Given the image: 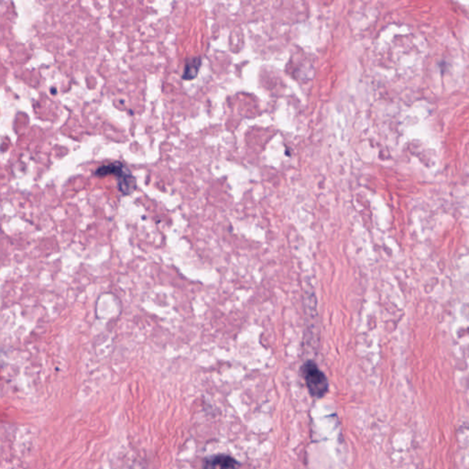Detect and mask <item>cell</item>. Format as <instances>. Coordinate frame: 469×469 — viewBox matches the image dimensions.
I'll use <instances>...</instances> for the list:
<instances>
[{
	"label": "cell",
	"mask_w": 469,
	"mask_h": 469,
	"mask_svg": "<svg viewBox=\"0 0 469 469\" xmlns=\"http://www.w3.org/2000/svg\"><path fill=\"white\" fill-rule=\"evenodd\" d=\"M301 373L305 381L310 395L316 399L324 397L329 391V382L325 373L323 372L316 363L308 360L301 366Z\"/></svg>",
	"instance_id": "6da1fadb"
},
{
	"label": "cell",
	"mask_w": 469,
	"mask_h": 469,
	"mask_svg": "<svg viewBox=\"0 0 469 469\" xmlns=\"http://www.w3.org/2000/svg\"><path fill=\"white\" fill-rule=\"evenodd\" d=\"M239 464L228 455H216L206 458L204 469H238Z\"/></svg>",
	"instance_id": "7a4b0ae2"
},
{
	"label": "cell",
	"mask_w": 469,
	"mask_h": 469,
	"mask_svg": "<svg viewBox=\"0 0 469 469\" xmlns=\"http://www.w3.org/2000/svg\"><path fill=\"white\" fill-rule=\"evenodd\" d=\"M127 168L124 163L121 162H114V163H108L104 164L97 168V171L95 172V175L98 177H105L109 175H114L117 179L121 177L122 175L126 173Z\"/></svg>",
	"instance_id": "3957f363"
},
{
	"label": "cell",
	"mask_w": 469,
	"mask_h": 469,
	"mask_svg": "<svg viewBox=\"0 0 469 469\" xmlns=\"http://www.w3.org/2000/svg\"><path fill=\"white\" fill-rule=\"evenodd\" d=\"M201 65H202V60L200 57L188 58L185 61L184 70L182 72L181 78L185 81H192L193 79L196 78Z\"/></svg>",
	"instance_id": "277c9868"
},
{
	"label": "cell",
	"mask_w": 469,
	"mask_h": 469,
	"mask_svg": "<svg viewBox=\"0 0 469 469\" xmlns=\"http://www.w3.org/2000/svg\"><path fill=\"white\" fill-rule=\"evenodd\" d=\"M117 182H118L117 185H118L119 191L125 195L132 193L137 187L136 179L133 176L131 172L129 171V169H127L126 173L117 179Z\"/></svg>",
	"instance_id": "5b68a950"
}]
</instances>
